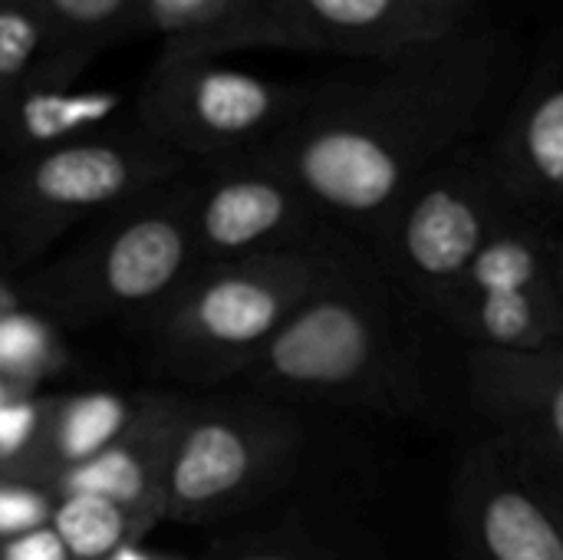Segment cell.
<instances>
[{
  "instance_id": "obj_1",
  "label": "cell",
  "mask_w": 563,
  "mask_h": 560,
  "mask_svg": "<svg viewBox=\"0 0 563 560\" xmlns=\"http://www.w3.org/2000/svg\"><path fill=\"white\" fill-rule=\"evenodd\" d=\"M511 50L492 23L363 76L313 83L307 106L261 158L327 221L369 244L432 165L492 132L515 92Z\"/></svg>"
},
{
  "instance_id": "obj_2",
  "label": "cell",
  "mask_w": 563,
  "mask_h": 560,
  "mask_svg": "<svg viewBox=\"0 0 563 560\" xmlns=\"http://www.w3.org/2000/svg\"><path fill=\"white\" fill-rule=\"evenodd\" d=\"M406 307L376 264L350 257L251 363L241 386L274 403L419 416L429 406Z\"/></svg>"
},
{
  "instance_id": "obj_3",
  "label": "cell",
  "mask_w": 563,
  "mask_h": 560,
  "mask_svg": "<svg viewBox=\"0 0 563 560\" xmlns=\"http://www.w3.org/2000/svg\"><path fill=\"white\" fill-rule=\"evenodd\" d=\"M350 257L346 244H327L198 264L148 320L155 360L195 386L241 380Z\"/></svg>"
},
{
  "instance_id": "obj_4",
  "label": "cell",
  "mask_w": 563,
  "mask_h": 560,
  "mask_svg": "<svg viewBox=\"0 0 563 560\" xmlns=\"http://www.w3.org/2000/svg\"><path fill=\"white\" fill-rule=\"evenodd\" d=\"M20 300L73 327L152 320L195 271V168L86 224Z\"/></svg>"
},
{
  "instance_id": "obj_5",
  "label": "cell",
  "mask_w": 563,
  "mask_h": 560,
  "mask_svg": "<svg viewBox=\"0 0 563 560\" xmlns=\"http://www.w3.org/2000/svg\"><path fill=\"white\" fill-rule=\"evenodd\" d=\"M515 211L521 205L482 135L445 155L402 195L369 241L373 264L406 310L439 323L475 254Z\"/></svg>"
},
{
  "instance_id": "obj_6",
  "label": "cell",
  "mask_w": 563,
  "mask_h": 560,
  "mask_svg": "<svg viewBox=\"0 0 563 560\" xmlns=\"http://www.w3.org/2000/svg\"><path fill=\"white\" fill-rule=\"evenodd\" d=\"M195 165L135 119L16 162H0V231L13 264H26L73 228L168 185Z\"/></svg>"
},
{
  "instance_id": "obj_7",
  "label": "cell",
  "mask_w": 563,
  "mask_h": 560,
  "mask_svg": "<svg viewBox=\"0 0 563 560\" xmlns=\"http://www.w3.org/2000/svg\"><path fill=\"white\" fill-rule=\"evenodd\" d=\"M313 83L274 79L224 63L158 50L132 92L135 122L195 168L261 155L307 106Z\"/></svg>"
},
{
  "instance_id": "obj_8",
  "label": "cell",
  "mask_w": 563,
  "mask_h": 560,
  "mask_svg": "<svg viewBox=\"0 0 563 560\" xmlns=\"http://www.w3.org/2000/svg\"><path fill=\"white\" fill-rule=\"evenodd\" d=\"M300 442L284 403L251 393L191 399L168 469L165 521L205 525L247 508L294 469Z\"/></svg>"
},
{
  "instance_id": "obj_9",
  "label": "cell",
  "mask_w": 563,
  "mask_h": 560,
  "mask_svg": "<svg viewBox=\"0 0 563 560\" xmlns=\"http://www.w3.org/2000/svg\"><path fill=\"white\" fill-rule=\"evenodd\" d=\"M551 218L508 215L452 290L439 323L468 350L528 353L563 343V294Z\"/></svg>"
},
{
  "instance_id": "obj_10",
  "label": "cell",
  "mask_w": 563,
  "mask_h": 560,
  "mask_svg": "<svg viewBox=\"0 0 563 560\" xmlns=\"http://www.w3.org/2000/svg\"><path fill=\"white\" fill-rule=\"evenodd\" d=\"M495 0H271L280 50L399 63L492 26Z\"/></svg>"
},
{
  "instance_id": "obj_11",
  "label": "cell",
  "mask_w": 563,
  "mask_h": 560,
  "mask_svg": "<svg viewBox=\"0 0 563 560\" xmlns=\"http://www.w3.org/2000/svg\"><path fill=\"white\" fill-rule=\"evenodd\" d=\"M340 228L267 158L195 168V267L251 254L327 248Z\"/></svg>"
},
{
  "instance_id": "obj_12",
  "label": "cell",
  "mask_w": 563,
  "mask_h": 560,
  "mask_svg": "<svg viewBox=\"0 0 563 560\" xmlns=\"http://www.w3.org/2000/svg\"><path fill=\"white\" fill-rule=\"evenodd\" d=\"M452 515L465 560H563V531L501 436L459 465Z\"/></svg>"
},
{
  "instance_id": "obj_13",
  "label": "cell",
  "mask_w": 563,
  "mask_h": 560,
  "mask_svg": "<svg viewBox=\"0 0 563 560\" xmlns=\"http://www.w3.org/2000/svg\"><path fill=\"white\" fill-rule=\"evenodd\" d=\"M86 73L89 63L46 50L0 106V162L69 145L135 119L129 92L89 86Z\"/></svg>"
},
{
  "instance_id": "obj_14",
  "label": "cell",
  "mask_w": 563,
  "mask_h": 560,
  "mask_svg": "<svg viewBox=\"0 0 563 560\" xmlns=\"http://www.w3.org/2000/svg\"><path fill=\"white\" fill-rule=\"evenodd\" d=\"M485 139L525 211L563 215V43L515 86Z\"/></svg>"
},
{
  "instance_id": "obj_15",
  "label": "cell",
  "mask_w": 563,
  "mask_h": 560,
  "mask_svg": "<svg viewBox=\"0 0 563 560\" xmlns=\"http://www.w3.org/2000/svg\"><path fill=\"white\" fill-rule=\"evenodd\" d=\"M472 403L508 446L563 469V343L498 353L468 350Z\"/></svg>"
},
{
  "instance_id": "obj_16",
  "label": "cell",
  "mask_w": 563,
  "mask_h": 560,
  "mask_svg": "<svg viewBox=\"0 0 563 560\" xmlns=\"http://www.w3.org/2000/svg\"><path fill=\"white\" fill-rule=\"evenodd\" d=\"M188 396L172 393H142L132 422L119 432V439L96 455L92 462L66 472L49 485L59 495H99L109 498L152 528L165 521V492L168 469L175 455V442L185 426Z\"/></svg>"
},
{
  "instance_id": "obj_17",
  "label": "cell",
  "mask_w": 563,
  "mask_h": 560,
  "mask_svg": "<svg viewBox=\"0 0 563 560\" xmlns=\"http://www.w3.org/2000/svg\"><path fill=\"white\" fill-rule=\"evenodd\" d=\"M142 396H122L109 389H82L46 396V416L40 439L16 479L49 488L66 472L102 455L119 432L132 422Z\"/></svg>"
},
{
  "instance_id": "obj_18",
  "label": "cell",
  "mask_w": 563,
  "mask_h": 560,
  "mask_svg": "<svg viewBox=\"0 0 563 560\" xmlns=\"http://www.w3.org/2000/svg\"><path fill=\"white\" fill-rule=\"evenodd\" d=\"M142 33H155L158 50L221 59L280 50L271 0H142Z\"/></svg>"
},
{
  "instance_id": "obj_19",
  "label": "cell",
  "mask_w": 563,
  "mask_h": 560,
  "mask_svg": "<svg viewBox=\"0 0 563 560\" xmlns=\"http://www.w3.org/2000/svg\"><path fill=\"white\" fill-rule=\"evenodd\" d=\"M49 23V50L96 63L99 53L142 33V0H40Z\"/></svg>"
},
{
  "instance_id": "obj_20",
  "label": "cell",
  "mask_w": 563,
  "mask_h": 560,
  "mask_svg": "<svg viewBox=\"0 0 563 560\" xmlns=\"http://www.w3.org/2000/svg\"><path fill=\"white\" fill-rule=\"evenodd\" d=\"M69 366L56 320L33 307H16L0 317V380L33 393L36 383L59 376Z\"/></svg>"
},
{
  "instance_id": "obj_21",
  "label": "cell",
  "mask_w": 563,
  "mask_h": 560,
  "mask_svg": "<svg viewBox=\"0 0 563 560\" xmlns=\"http://www.w3.org/2000/svg\"><path fill=\"white\" fill-rule=\"evenodd\" d=\"M49 50L40 0H0V106Z\"/></svg>"
},
{
  "instance_id": "obj_22",
  "label": "cell",
  "mask_w": 563,
  "mask_h": 560,
  "mask_svg": "<svg viewBox=\"0 0 563 560\" xmlns=\"http://www.w3.org/2000/svg\"><path fill=\"white\" fill-rule=\"evenodd\" d=\"M46 416V396L23 393L0 406V475H20Z\"/></svg>"
},
{
  "instance_id": "obj_23",
  "label": "cell",
  "mask_w": 563,
  "mask_h": 560,
  "mask_svg": "<svg viewBox=\"0 0 563 560\" xmlns=\"http://www.w3.org/2000/svg\"><path fill=\"white\" fill-rule=\"evenodd\" d=\"M56 508V495L36 482L0 475V541L46 528Z\"/></svg>"
},
{
  "instance_id": "obj_24",
  "label": "cell",
  "mask_w": 563,
  "mask_h": 560,
  "mask_svg": "<svg viewBox=\"0 0 563 560\" xmlns=\"http://www.w3.org/2000/svg\"><path fill=\"white\" fill-rule=\"evenodd\" d=\"M511 449H515V446H511ZM515 455H518V462H521L528 482H531L534 492L541 495L544 508L551 512V518L558 521V528L563 531V469L544 462V459H534V455H528V452H521V449H515Z\"/></svg>"
},
{
  "instance_id": "obj_25",
  "label": "cell",
  "mask_w": 563,
  "mask_h": 560,
  "mask_svg": "<svg viewBox=\"0 0 563 560\" xmlns=\"http://www.w3.org/2000/svg\"><path fill=\"white\" fill-rule=\"evenodd\" d=\"M0 560H66V554H63L56 531L46 525L30 535L0 541Z\"/></svg>"
},
{
  "instance_id": "obj_26",
  "label": "cell",
  "mask_w": 563,
  "mask_h": 560,
  "mask_svg": "<svg viewBox=\"0 0 563 560\" xmlns=\"http://www.w3.org/2000/svg\"><path fill=\"white\" fill-rule=\"evenodd\" d=\"M109 560H181L175 554H162V551H148L142 541L139 545H125L122 551H115Z\"/></svg>"
},
{
  "instance_id": "obj_27",
  "label": "cell",
  "mask_w": 563,
  "mask_h": 560,
  "mask_svg": "<svg viewBox=\"0 0 563 560\" xmlns=\"http://www.w3.org/2000/svg\"><path fill=\"white\" fill-rule=\"evenodd\" d=\"M231 560H317L310 558V554H303V551H251V554H238V558Z\"/></svg>"
},
{
  "instance_id": "obj_28",
  "label": "cell",
  "mask_w": 563,
  "mask_h": 560,
  "mask_svg": "<svg viewBox=\"0 0 563 560\" xmlns=\"http://www.w3.org/2000/svg\"><path fill=\"white\" fill-rule=\"evenodd\" d=\"M23 300H20V290L7 281V274H0V317L3 314H10V310H16Z\"/></svg>"
},
{
  "instance_id": "obj_29",
  "label": "cell",
  "mask_w": 563,
  "mask_h": 560,
  "mask_svg": "<svg viewBox=\"0 0 563 560\" xmlns=\"http://www.w3.org/2000/svg\"><path fill=\"white\" fill-rule=\"evenodd\" d=\"M10 267H16V264H13V254H10L7 238H3V231H0V274H7Z\"/></svg>"
},
{
  "instance_id": "obj_30",
  "label": "cell",
  "mask_w": 563,
  "mask_h": 560,
  "mask_svg": "<svg viewBox=\"0 0 563 560\" xmlns=\"http://www.w3.org/2000/svg\"><path fill=\"white\" fill-rule=\"evenodd\" d=\"M16 396H23V389H16V386H10V383L0 380V406L10 403V399H16Z\"/></svg>"
},
{
  "instance_id": "obj_31",
  "label": "cell",
  "mask_w": 563,
  "mask_h": 560,
  "mask_svg": "<svg viewBox=\"0 0 563 560\" xmlns=\"http://www.w3.org/2000/svg\"><path fill=\"white\" fill-rule=\"evenodd\" d=\"M558 274H561V294H563V234L558 241Z\"/></svg>"
}]
</instances>
